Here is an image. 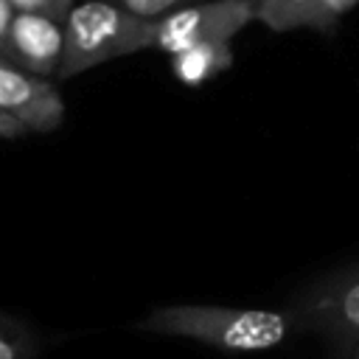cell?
<instances>
[{
  "instance_id": "cell-1",
  "label": "cell",
  "mask_w": 359,
  "mask_h": 359,
  "mask_svg": "<svg viewBox=\"0 0 359 359\" xmlns=\"http://www.w3.org/2000/svg\"><path fill=\"white\" fill-rule=\"evenodd\" d=\"M135 328L157 337L196 339L227 353H258L283 345L297 331V320L292 311L171 303L149 311Z\"/></svg>"
},
{
  "instance_id": "cell-2",
  "label": "cell",
  "mask_w": 359,
  "mask_h": 359,
  "mask_svg": "<svg viewBox=\"0 0 359 359\" xmlns=\"http://www.w3.org/2000/svg\"><path fill=\"white\" fill-rule=\"evenodd\" d=\"M65 50L56 79H73L104 62L151 48V22L112 0H81L65 14Z\"/></svg>"
},
{
  "instance_id": "cell-3",
  "label": "cell",
  "mask_w": 359,
  "mask_h": 359,
  "mask_svg": "<svg viewBox=\"0 0 359 359\" xmlns=\"http://www.w3.org/2000/svg\"><path fill=\"white\" fill-rule=\"evenodd\" d=\"M289 311L297 320V328L353 351L359 345V261L306 286Z\"/></svg>"
},
{
  "instance_id": "cell-4",
  "label": "cell",
  "mask_w": 359,
  "mask_h": 359,
  "mask_svg": "<svg viewBox=\"0 0 359 359\" xmlns=\"http://www.w3.org/2000/svg\"><path fill=\"white\" fill-rule=\"evenodd\" d=\"M255 20V0H199L151 22V48L180 53L199 42H233Z\"/></svg>"
},
{
  "instance_id": "cell-5",
  "label": "cell",
  "mask_w": 359,
  "mask_h": 359,
  "mask_svg": "<svg viewBox=\"0 0 359 359\" xmlns=\"http://www.w3.org/2000/svg\"><path fill=\"white\" fill-rule=\"evenodd\" d=\"M65 50V22L48 11H14L0 56L11 65L42 76L56 79Z\"/></svg>"
},
{
  "instance_id": "cell-6",
  "label": "cell",
  "mask_w": 359,
  "mask_h": 359,
  "mask_svg": "<svg viewBox=\"0 0 359 359\" xmlns=\"http://www.w3.org/2000/svg\"><path fill=\"white\" fill-rule=\"evenodd\" d=\"M0 107L14 112L28 132L48 135L65 123V101L50 79L34 76L0 56Z\"/></svg>"
},
{
  "instance_id": "cell-7",
  "label": "cell",
  "mask_w": 359,
  "mask_h": 359,
  "mask_svg": "<svg viewBox=\"0 0 359 359\" xmlns=\"http://www.w3.org/2000/svg\"><path fill=\"white\" fill-rule=\"evenodd\" d=\"M356 6L359 0H255V20L278 34L297 28L334 34Z\"/></svg>"
},
{
  "instance_id": "cell-8",
  "label": "cell",
  "mask_w": 359,
  "mask_h": 359,
  "mask_svg": "<svg viewBox=\"0 0 359 359\" xmlns=\"http://www.w3.org/2000/svg\"><path fill=\"white\" fill-rule=\"evenodd\" d=\"M230 65H233L230 42H199L171 56V73L188 87H199L222 76L224 70H230Z\"/></svg>"
},
{
  "instance_id": "cell-9",
  "label": "cell",
  "mask_w": 359,
  "mask_h": 359,
  "mask_svg": "<svg viewBox=\"0 0 359 359\" xmlns=\"http://www.w3.org/2000/svg\"><path fill=\"white\" fill-rule=\"evenodd\" d=\"M39 337L28 328V323L0 311V359H36Z\"/></svg>"
},
{
  "instance_id": "cell-10",
  "label": "cell",
  "mask_w": 359,
  "mask_h": 359,
  "mask_svg": "<svg viewBox=\"0 0 359 359\" xmlns=\"http://www.w3.org/2000/svg\"><path fill=\"white\" fill-rule=\"evenodd\" d=\"M112 3L121 6L123 11L140 17V20L154 22V20H160V17L182 8V6H191V3H199V0H112Z\"/></svg>"
},
{
  "instance_id": "cell-11",
  "label": "cell",
  "mask_w": 359,
  "mask_h": 359,
  "mask_svg": "<svg viewBox=\"0 0 359 359\" xmlns=\"http://www.w3.org/2000/svg\"><path fill=\"white\" fill-rule=\"evenodd\" d=\"M22 135H28L25 123H22L14 112H8V109L0 107V137H6V140H17V137H22Z\"/></svg>"
},
{
  "instance_id": "cell-12",
  "label": "cell",
  "mask_w": 359,
  "mask_h": 359,
  "mask_svg": "<svg viewBox=\"0 0 359 359\" xmlns=\"http://www.w3.org/2000/svg\"><path fill=\"white\" fill-rule=\"evenodd\" d=\"M14 11H48L50 14V0H11Z\"/></svg>"
},
{
  "instance_id": "cell-13",
  "label": "cell",
  "mask_w": 359,
  "mask_h": 359,
  "mask_svg": "<svg viewBox=\"0 0 359 359\" xmlns=\"http://www.w3.org/2000/svg\"><path fill=\"white\" fill-rule=\"evenodd\" d=\"M11 17H14L11 0H0V45H3V39H6V31H8V25H11Z\"/></svg>"
},
{
  "instance_id": "cell-14",
  "label": "cell",
  "mask_w": 359,
  "mask_h": 359,
  "mask_svg": "<svg viewBox=\"0 0 359 359\" xmlns=\"http://www.w3.org/2000/svg\"><path fill=\"white\" fill-rule=\"evenodd\" d=\"M73 3L76 0H50V14L59 17V20H65V14L73 8Z\"/></svg>"
},
{
  "instance_id": "cell-15",
  "label": "cell",
  "mask_w": 359,
  "mask_h": 359,
  "mask_svg": "<svg viewBox=\"0 0 359 359\" xmlns=\"http://www.w3.org/2000/svg\"><path fill=\"white\" fill-rule=\"evenodd\" d=\"M348 359H359V345H356V348L351 351V356H348Z\"/></svg>"
}]
</instances>
